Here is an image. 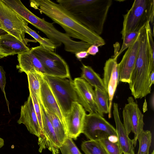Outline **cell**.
Masks as SVG:
<instances>
[{
    "label": "cell",
    "mask_w": 154,
    "mask_h": 154,
    "mask_svg": "<svg viewBox=\"0 0 154 154\" xmlns=\"http://www.w3.org/2000/svg\"><path fill=\"white\" fill-rule=\"evenodd\" d=\"M73 83L79 103L85 111L89 113H97L93 87L81 77L75 78Z\"/></svg>",
    "instance_id": "cell-13"
},
{
    "label": "cell",
    "mask_w": 154,
    "mask_h": 154,
    "mask_svg": "<svg viewBox=\"0 0 154 154\" xmlns=\"http://www.w3.org/2000/svg\"><path fill=\"white\" fill-rule=\"evenodd\" d=\"M86 51L89 54L94 56L99 51L98 46L96 45H91Z\"/></svg>",
    "instance_id": "cell-32"
},
{
    "label": "cell",
    "mask_w": 154,
    "mask_h": 154,
    "mask_svg": "<svg viewBox=\"0 0 154 154\" xmlns=\"http://www.w3.org/2000/svg\"><path fill=\"white\" fill-rule=\"evenodd\" d=\"M113 115L118 142L123 154H135L133 140L129 138L126 133L120 118L118 104L115 103L113 104Z\"/></svg>",
    "instance_id": "cell-17"
},
{
    "label": "cell",
    "mask_w": 154,
    "mask_h": 154,
    "mask_svg": "<svg viewBox=\"0 0 154 154\" xmlns=\"http://www.w3.org/2000/svg\"><path fill=\"white\" fill-rule=\"evenodd\" d=\"M99 141L107 154H123L118 142H112L107 139Z\"/></svg>",
    "instance_id": "cell-27"
},
{
    "label": "cell",
    "mask_w": 154,
    "mask_h": 154,
    "mask_svg": "<svg viewBox=\"0 0 154 154\" xmlns=\"http://www.w3.org/2000/svg\"><path fill=\"white\" fill-rule=\"evenodd\" d=\"M112 3V0H91L84 13L73 14L84 25L100 35Z\"/></svg>",
    "instance_id": "cell-5"
},
{
    "label": "cell",
    "mask_w": 154,
    "mask_h": 154,
    "mask_svg": "<svg viewBox=\"0 0 154 154\" xmlns=\"http://www.w3.org/2000/svg\"><path fill=\"white\" fill-rule=\"evenodd\" d=\"M139 34V32H129L125 33L122 37V44L119 52L116 57H118L125 50L128 49L134 43Z\"/></svg>",
    "instance_id": "cell-28"
},
{
    "label": "cell",
    "mask_w": 154,
    "mask_h": 154,
    "mask_svg": "<svg viewBox=\"0 0 154 154\" xmlns=\"http://www.w3.org/2000/svg\"><path fill=\"white\" fill-rule=\"evenodd\" d=\"M32 101L35 111L42 131V125L41 111L39 102L34 95L30 94Z\"/></svg>",
    "instance_id": "cell-31"
},
{
    "label": "cell",
    "mask_w": 154,
    "mask_h": 154,
    "mask_svg": "<svg viewBox=\"0 0 154 154\" xmlns=\"http://www.w3.org/2000/svg\"><path fill=\"white\" fill-rule=\"evenodd\" d=\"M81 77L92 87L97 88L106 92L103 79L89 66L82 64Z\"/></svg>",
    "instance_id": "cell-20"
},
{
    "label": "cell",
    "mask_w": 154,
    "mask_h": 154,
    "mask_svg": "<svg viewBox=\"0 0 154 154\" xmlns=\"http://www.w3.org/2000/svg\"><path fill=\"white\" fill-rule=\"evenodd\" d=\"M139 41L140 33L134 43L127 49L121 61L118 63L119 81L129 82L137 58Z\"/></svg>",
    "instance_id": "cell-14"
},
{
    "label": "cell",
    "mask_w": 154,
    "mask_h": 154,
    "mask_svg": "<svg viewBox=\"0 0 154 154\" xmlns=\"http://www.w3.org/2000/svg\"><path fill=\"white\" fill-rule=\"evenodd\" d=\"M30 49L42 64L45 75L71 78L67 63L54 51L47 49L41 45L32 48Z\"/></svg>",
    "instance_id": "cell-6"
},
{
    "label": "cell",
    "mask_w": 154,
    "mask_h": 154,
    "mask_svg": "<svg viewBox=\"0 0 154 154\" xmlns=\"http://www.w3.org/2000/svg\"><path fill=\"white\" fill-rule=\"evenodd\" d=\"M42 113V134L38 138V151L41 152L48 149L52 154H58L60 146L46 110L39 102Z\"/></svg>",
    "instance_id": "cell-10"
},
{
    "label": "cell",
    "mask_w": 154,
    "mask_h": 154,
    "mask_svg": "<svg viewBox=\"0 0 154 154\" xmlns=\"http://www.w3.org/2000/svg\"><path fill=\"white\" fill-rule=\"evenodd\" d=\"M154 17V0H135L123 15L122 37L128 32H139L148 22L153 25Z\"/></svg>",
    "instance_id": "cell-3"
},
{
    "label": "cell",
    "mask_w": 154,
    "mask_h": 154,
    "mask_svg": "<svg viewBox=\"0 0 154 154\" xmlns=\"http://www.w3.org/2000/svg\"><path fill=\"white\" fill-rule=\"evenodd\" d=\"M44 75L64 119L71 110L72 103H79L73 80L71 78Z\"/></svg>",
    "instance_id": "cell-4"
},
{
    "label": "cell",
    "mask_w": 154,
    "mask_h": 154,
    "mask_svg": "<svg viewBox=\"0 0 154 154\" xmlns=\"http://www.w3.org/2000/svg\"><path fill=\"white\" fill-rule=\"evenodd\" d=\"M30 6L60 25L69 37L98 47L106 44L104 39L82 24L62 5L50 0H32Z\"/></svg>",
    "instance_id": "cell-1"
},
{
    "label": "cell",
    "mask_w": 154,
    "mask_h": 154,
    "mask_svg": "<svg viewBox=\"0 0 154 154\" xmlns=\"http://www.w3.org/2000/svg\"><path fill=\"white\" fill-rule=\"evenodd\" d=\"M0 55L3 56L4 57L8 56L5 53L4 51L2 49L0 43Z\"/></svg>",
    "instance_id": "cell-36"
},
{
    "label": "cell",
    "mask_w": 154,
    "mask_h": 154,
    "mask_svg": "<svg viewBox=\"0 0 154 154\" xmlns=\"http://www.w3.org/2000/svg\"><path fill=\"white\" fill-rule=\"evenodd\" d=\"M18 63L16 68L20 73L27 74L29 72L37 71L45 75L44 67L40 60L30 50L17 55Z\"/></svg>",
    "instance_id": "cell-18"
},
{
    "label": "cell",
    "mask_w": 154,
    "mask_h": 154,
    "mask_svg": "<svg viewBox=\"0 0 154 154\" xmlns=\"http://www.w3.org/2000/svg\"><path fill=\"white\" fill-rule=\"evenodd\" d=\"M151 154H154V151L153 150Z\"/></svg>",
    "instance_id": "cell-40"
},
{
    "label": "cell",
    "mask_w": 154,
    "mask_h": 154,
    "mask_svg": "<svg viewBox=\"0 0 154 154\" xmlns=\"http://www.w3.org/2000/svg\"><path fill=\"white\" fill-rule=\"evenodd\" d=\"M0 23L4 29L8 34L16 37L28 45L29 42H37L35 39L29 40L25 38V27L28 23L19 15L0 0Z\"/></svg>",
    "instance_id": "cell-7"
},
{
    "label": "cell",
    "mask_w": 154,
    "mask_h": 154,
    "mask_svg": "<svg viewBox=\"0 0 154 154\" xmlns=\"http://www.w3.org/2000/svg\"><path fill=\"white\" fill-rule=\"evenodd\" d=\"M37 71L29 72L26 74L29 94L34 95L40 101V83Z\"/></svg>",
    "instance_id": "cell-23"
},
{
    "label": "cell",
    "mask_w": 154,
    "mask_h": 154,
    "mask_svg": "<svg viewBox=\"0 0 154 154\" xmlns=\"http://www.w3.org/2000/svg\"><path fill=\"white\" fill-rule=\"evenodd\" d=\"M154 82V71H152L149 77V87L151 88L152 85Z\"/></svg>",
    "instance_id": "cell-34"
},
{
    "label": "cell",
    "mask_w": 154,
    "mask_h": 154,
    "mask_svg": "<svg viewBox=\"0 0 154 154\" xmlns=\"http://www.w3.org/2000/svg\"><path fill=\"white\" fill-rule=\"evenodd\" d=\"M81 147L85 154H107L99 141H84Z\"/></svg>",
    "instance_id": "cell-24"
},
{
    "label": "cell",
    "mask_w": 154,
    "mask_h": 154,
    "mask_svg": "<svg viewBox=\"0 0 154 154\" xmlns=\"http://www.w3.org/2000/svg\"><path fill=\"white\" fill-rule=\"evenodd\" d=\"M10 8L28 23L44 33L54 44L56 47L62 44L65 51L75 54L76 52L86 51L91 45L82 41L73 40L66 33L60 32L51 23L36 16L30 11L20 0L14 1Z\"/></svg>",
    "instance_id": "cell-2"
},
{
    "label": "cell",
    "mask_w": 154,
    "mask_h": 154,
    "mask_svg": "<svg viewBox=\"0 0 154 154\" xmlns=\"http://www.w3.org/2000/svg\"><path fill=\"white\" fill-rule=\"evenodd\" d=\"M75 55L76 58L80 60L82 59L86 58L89 54L86 51H82L76 52Z\"/></svg>",
    "instance_id": "cell-33"
},
{
    "label": "cell",
    "mask_w": 154,
    "mask_h": 154,
    "mask_svg": "<svg viewBox=\"0 0 154 154\" xmlns=\"http://www.w3.org/2000/svg\"><path fill=\"white\" fill-rule=\"evenodd\" d=\"M4 57L0 55V59ZM6 83V78L5 76V72L4 70L3 67L0 66V88L4 94L5 100L7 103L8 109V111L10 112L9 108V102L6 96L5 91V87Z\"/></svg>",
    "instance_id": "cell-30"
},
{
    "label": "cell",
    "mask_w": 154,
    "mask_h": 154,
    "mask_svg": "<svg viewBox=\"0 0 154 154\" xmlns=\"http://www.w3.org/2000/svg\"><path fill=\"white\" fill-rule=\"evenodd\" d=\"M86 114L85 110L79 103H72L70 112L64 117L68 137L75 140L82 133Z\"/></svg>",
    "instance_id": "cell-11"
},
{
    "label": "cell",
    "mask_w": 154,
    "mask_h": 154,
    "mask_svg": "<svg viewBox=\"0 0 154 154\" xmlns=\"http://www.w3.org/2000/svg\"><path fill=\"white\" fill-rule=\"evenodd\" d=\"M25 29L26 33H28L34 38L37 42L39 43L40 45L47 49L52 51H54L56 48L51 40L48 38L42 37L35 31L30 28L28 25L25 26Z\"/></svg>",
    "instance_id": "cell-26"
},
{
    "label": "cell",
    "mask_w": 154,
    "mask_h": 154,
    "mask_svg": "<svg viewBox=\"0 0 154 154\" xmlns=\"http://www.w3.org/2000/svg\"><path fill=\"white\" fill-rule=\"evenodd\" d=\"M82 133L89 140L94 141L117 137L116 129L97 112L86 114Z\"/></svg>",
    "instance_id": "cell-8"
},
{
    "label": "cell",
    "mask_w": 154,
    "mask_h": 154,
    "mask_svg": "<svg viewBox=\"0 0 154 154\" xmlns=\"http://www.w3.org/2000/svg\"><path fill=\"white\" fill-rule=\"evenodd\" d=\"M8 34L5 30L0 29V35H5Z\"/></svg>",
    "instance_id": "cell-37"
},
{
    "label": "cell",
    "mask_w": 154,
    "mask_h": 154,
    "mask_svg": "<svg viewBox=\"0 0 154 154\" xmlns=\"http://www.w3.org/2000/svg\"><path fill=\"white\" fill-rule=\"evenodd\" d=\"M62 154H82L72 139L67 137L59 148Z\"/></svg>",
    "instance_id": "cell-29"
},
{
    "label": "cell",
    "mask_w": 154,
    "mask_h": 154,
    "mask_svg": "<svg viewBox=\"0 0 154 154\" xmlns=\"http://www.w3.org/2000/svg\"><path fill=\"white\" fill-rule=\"evenodd\" d=\"M122 111L123 125L128 135L132 131L134 133L133 140L135 147L138 138L143 130V115L132 97H129Z\"/></svg>",
    "instance_id": "cell-9"
},
{
    "label": "cell",
    "mask_w": 154,
    "mask_h": 154,
    "mask_svg": "<svg viewBox=\"0 0 154 154\" xmlns=\"http://www.w3.org/2000/svg\"><path fill=\"white\" fill-rule=\"evenodd\" d=\"M117 58L115 56L108 59L106 60L103 68V80L109 98L108 113L109 118L112 116V101L119 82Z\"/></svg>",
    "instance_id": "cell-12"
},
{
    "label": "cell",
    "mask_w": 154,
    "mask_h": 154,
    "mask_svg": "<svg viewBox=\"0 0 154 154\" xmlns=\"http://www.w3.org/2000/svg\"><path fill=\"white\" fill-rule=\"evenodd\" d=\"M45 110L61 146L65 139L68 137L65 127L63 123L55 114L47 109Z\"/></svg>",
    "instance_id": "cell-21"
},
{
    "label": "cell",
    "mask_w": 154,
    "mask_h": 154,
    "mask_svg": "<svg viewBox=\"0 0 154 154\" xmlns=\"http://www.w3.org/2000/svg\"><path fill=\"white\" fill-rule=\"evenodd\" d=\"M17 123L19 124H24L30 133L38 138L42 134L30 94L27 100L21 107L20 117Z\"/></svg>",
    "instance_id": "cell-15"
},
{
    "label": "cell",
    "mask_w": 154,
    "mask_h": 154,
    "mask_svg": "<svg viewBox=\"0 0 154 154\" xmlns=\"http://www.w3.org/2000/svg\"><path fill=\"white\" fill-rule=\"evenodd\" d=\"M0 29H3V30H4V29L3 27L2 26V25H1V24L0 23Z\"/></svg>",
    "instance_id": "cell-39"
},
{
    "label": "cell",
    "mask_w": 154,
    "mask_h": 154,
    "mask_svg": "<svg viewBox=\"0 0 154 154\" xmlns=\"http://www.w3.org/2000/svg\"><path fill=\"white\" fill-rule=\"evenodd\" d=\"M149 104L152 109L154 110V94L153 92L151 95L149 99Z\"/></svg>",
    "instance_id": "cell-35"
},
{
    "label": "cell",
    "mask_w": 154,
    "mask_h": 154,
    "mask_svg": "<svg viewBox=\"0 0 154 154\" xmlns=\"http://www.w3.org/2000/svg\"><path fill=\"white\" fill-rule=\"evenodd\" d=\"M0 41L2 48L7 56L22 53L30 49L27 45L9 34L0 35Z\"/></svg>",
    "instance_id": "cell-19"
},
{
    "label": "cell",
    "mask_w": 154,
    "mask_h": 154,
    "mask_svg": "<svg viewBox=\"0 0 154 154\" xmlns=\"http://www.w3.org/2000/svg\"><path fill=\"white\" fill-rule=\"evenodd\" d=\"M40 83V102L45 109L55 114L64 124V117L51 91L44 75L38 72Z\"/></svg>",
    "instance_id": "cell-16"
},
{
    "label": "cell",
    "mask_w": 154,
    "mask_h": 154,
    "mask_svg": "<svg viewBox=\"0 0 154 154\" xmlns=\"http://www.w3.org/2000/svg\"><path fill=\"white\" fill-rule=\"evenodd\" d=\"M94 88L95 102L97 112L103 116V114L108 113V95L106 92L97 88Z\"/></svg>",
    "instance_id": "cell-22"
},
{
    "label": "cell",
    "mask_w": 154,
    "mask_h": 154,
    "mask_svg": "<svg viewBox=\"0 0 154 154\" xmlns=\"http://www.w3.org/2000/svg\"><path fill=\"white\" fill-rule=\"evenodd\" d=\"M152 135L149 130H143L139 137V147L137 154H149L152 142Z\"/></svg>",
    "instance_id": "cell-25"
},
{
    "label": "cell",
    "mask_w": 154,
    "mask_h": 154,
    "mask_svg": "<svg viewBox=\"0 0 154 154\" xmlns=\"http://www.w3.org/2000/svg\"><path fill=\"white\" fill-rule=\"evenodd\" d=\"M4 145V141L3 139L0 137V148Z\"/></svg>",
    "instance_id": "cell-38"
}]
</instances>
